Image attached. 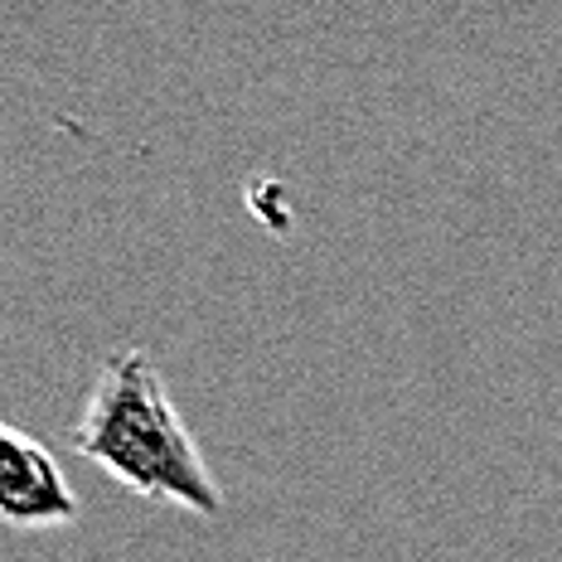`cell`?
Returning <instances> with one entry per match:
<instances>
[{
  "instance_id": "obj_1",
  "label": "cell",
  "mask_w": 562,
  "mask_h": 562,
  "mask_svg": "<svg viewBox=\"0 0 562 562\" xmlns=\"http://www.w3.org/2000/svg\"><path fill=\"white\" fill-rule=\"evenodd\" d=\"M74 451L146 505H170L194 519L224 514V485L175 407L166 373L136 345L112 349L92 373L88 403L74 427Z\"/></svg>"
},
{
  "instance_id": "obj_2",
  "label": "cell",
  "mask_w": 562,
  "mask_h": 562,
  "mask_svg": "<svg viewBox=\"0 0 562 562\" xmlns=\"http://www.w3.org/2000/svg\"><path fill=\"white\" fill-rule=\"evenodd\" d=\"M0 524L20 533L78 524V495L58 456L10 422H0Z\"/></svg>"
}]
</instances>
